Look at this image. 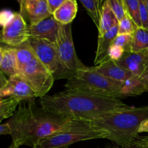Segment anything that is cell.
<instances>
[{
  "label": "cell",
  "mask_w": 148,
  "mask_h": 148,
  "mask_svg": "<svg viewBox=\"0 0 148 148\" xmlns=\"http://www.w3.org/2000/svg\"><path fill=\"white\" fill-rule=\"evenodd\" d=\"M148 91V72L143 74L140 77H137V95Z\"/></svg>",
  "instance_id": "obj_27"
},
{
  "label": "cell",
  "mask_w": 148,
  "mask_h": 148,
  "mask_svg": "<svg viewBox=\"0 0 148 148\" xmlns=\"http://www.w3.org/2000/svg\"><path fill=\"white\" fill-rule=\"evenodd\" d=\"M77 13V3L76 0H66L53 13V16L59 23L69 25L72 23Z\"/></svg>",
  "instance_id": "obj_17"
},
{
  "label": "cell",
  "mask_w": 148,
  "mask_h": 148,
  "mask_svg": "<svg viewBox=\"0 0 148 148\" xmlns=\"http://www.w3.org/2000/svg\"><path fill=\"white\" fill-rule=\"evenodd\" d=\"M105 1L112 10L119 21L124 18L126 14V10L123 0H106Z\"/></svg>",
  "instance_id": "obj_25"
},
{
  "label": "cell",
  "mask_w": 148,
  "mask_h": 148,
  "mask_svg": "<svg viewBox=\"0 0 148 148\" xmlns=\"http://www.w3.org/2000/svg\"><path fill=\"white\" fill-rule=\"evenodd\" d=\"M100 1H101V4H102L103 5V4H104V2H105V1H106V0H100Z\"/></svg>",
  "instance_id": "obj_41"
},
{
  "label": "cell",
  "mask_w": 148,
  "mask_h": 148,
  "mask_svg": "<svg viewBox=\"0 0 148 148\" xmlns=\"http://www.w3.org/2000/svg\"><path fill=\"white\" fill-rule=\"evenodd\" d=\"M134 145L138 148H148V143H135Z\"/></svg>",
  "instance_id": "obj_35"
},
{
  "label": "cell",
  "mask_w": 148,
  "mask_h": 148,
  "mask_svg": "<svg viewBox=\"0 0 148 148\" xmlns=\"http://www.w3.org/2000/svg\"><path fill=\"white\" fill-rule=\"evenodd\" d=\"M71 119L46 112L32 103H20L8 121L12 130V143L19 147L27 145L33 148L42 140L64 127Z\"/></svg>",
  "instance_id": "obj_2"
},
{
  "label": "cell",
  "mask_w": 148,
  "mask_h": 148,
  "mask_svg": "<svg viewBox=\"0 0 148 148\" xmlns=\"http://www.w3.org/2000/svg\"><path fill=\"white\" fill-rule=\"evenodd\" d=\"M39 102L46 112L84 120L93 119L129 107L119 98L67 89L52 95H44L40 98Z\"/></svg>",
  "instance_id": "obj_1"
},
{
  "label": "cell",
  "mask_w": 148,
  "mask_h": 148,
  "mask_svg": "<svg viewBox=\"0 0 148 148\" xmlns=\"http://www.w3.org/2000/svg\"><path fill=\"white\" fill-rule=\"evenodd\" d=\"M138 26L132 20L131 17L126 13L125 16L119 23L118 34H130L132 35Z\"/></svg>",
  "instance_id": "obj_24"
},
{
  "label": "cell",
  "mask_w": 148,
  "mask_h": 148,
  "mask_svg": "<svg viewBox=\"0 0 148 148\" xmlns=\"http://www.w3.org/2000/svg\"><path fill=\"white\" fill-rule=\"evenodd\" d=\"M98 3H99V4H100V5H101V7H103V4H101V1H100V0H98Z\"/></svg>",
  "instance_id": "obj_42"
},
{
  "label": "cell",
  "mask_w": 148,
  "mask_h": 148,
  "mask_svg": "<svg viewBox=\"0 0 148 148\" xmlns=\"http://www.w3.org/2000/svg\"><path fill=\"white\" fill-rule=\"evenodd\" d=\"M17 1H18L19 4H20V9H21L22 7H23V4H24V0H17Z\"/></svg>",
  "instance_id": "obj_38"
},
{
  "label": "cell",
  "mask_w": 148,
  "mask_h": 148,
  "mask_svg": "<svg viewBox=\"0 0 148 148\" xmlns=\"http://www.w3.org/2000/svg\"><path fill=\"white\" fill-rule=\"evenodd\" d=\"M148 59V49L142 51L125 52L124 56L118 62L119 66L131 72L134 77H140L145 68Z\"/></svg>",
  "instance_id": "obj_13"
},
{
  "label": "cell",
  "mask_w": 148,
  "mask_h": 148,
  "mask_svg": "<svg viewBox=\"0 0 148 148\" xmlns=\"http://www.w3.org/2000/svg\"><path fill=\"white\" fill-rule=\"evenodd\" d=\"M148 119V105L129 106L119 111L103 114L88 120L98 128L108 133L107 139L120 147L134 145L143 121Z\"/></svg>",
  "instance_id": "obj_3"
},
{
  "label": "cell",
  "mask_w": 148,
  "mask_h": 148,
  "mask_svg": "<svg viewBox=\"0 0 148 148\" xmlns=\"http://www.w3.org/2000/svg\"><path fill=\"white\" fill-rule=\"evenodd\" d=\"M12 127L8 121L0 125V134L1 135H8V134L12 135Z\"/></svg>",
  "instance_id": "obj_32"
},
{
  "label": "cell",
  "mask_w": 148,
  "mask_h": 148,
  "mask_svg": "<svg viewBox=\"0 0 148 148\" xmlns=\"http://www.w3.org/2000/svg\"><path fill=\"white\" fill-rule=\"evenodd\" d=\"M22 101L13 97L1 98L0 101V121L12 116L16 112L17 106Z\"/></svg>",
  "instance_id": "obj_21"
},
{
  "label": "cell",
  "mask_w": 148,
  "mask_h": 148,
  "mask_svg": "<svg viewBox=\"0 0 148 148\" xmlns=\"http://www.w3.org/2000/svg\"><path fill=\"white\" fill-rule=\"evenodd\" d=\"M97 27H99L102 7L98 0H79Z\"/></svg>",
  "instance_id": "obj_22"
},
{
  "label": "cell",
  "mask_w": 148,
  "mask_h": 148,
  "mask_svg": "<svg viewBox=\"0 0 148 148\" xmlns=\"http://www.w3.org/2000/svg\"><path fill=\"white\" fill-rule=\"evenodd\" d=\"M125 53V50L120 46L111 45L108 51V56L109 59L115 62H118L122 58Z\"/></svg>",
  "instance_id": "obj_28"
},
{
  "label": "cell",
  "mask_w": 148,
  "mask_h": 148,
  "mask_svg": "<svg viewBox=\"0 0 148 148\" xmlns=\"http://www.w3.org/2000/svg\"><path fill=\"white\" fill-rule=\"evenodd\" d=\"M61 25L53 15L36 24L29 25L30 38L43 39L56 43Z\"/></svg>",
  "instance_id": "obj_11"
},
{
  "label": "cell",
  "mask_w": 148,
  "mask_h": 148,
  "mask_svg": "<svg viewBox=\"0 0 148 148\" xmlns=\"http://www.w3.org/2000/svg\"><path fill=\"white\" fill-rule=\"evenodd\" d=\"M46 1H47L50 12L53 14V13L56 11V9L59 8L66 0H46Z\"/></svg>",
  "instance_id": "obj_30"
},
{
  "label": "cell",
  "mask_w": 148,
  "mask_h": 148,
  "mask_svg": "<svg viewBox=\"0 0 148 148\" xmlns=\"http://www.w3.org/2000/svg\"><path fill=\"white\" fill-rule=\"evenodd\" d=\"M19 147H19L18 145H17L14 144V143H12V142L11 145H10L9 146V147L7 148H19Z\"/></svg>",
  "instance_id": "obj_36"
},
{
  "label": "cell",
  "mask_w": 148,
  "mask_h": 148,
  "mask_svg": "<svg viewBox=\"0 0 148 148\" xmlns=\"http://www.w3.org/2000/svg\"><path fill=\"white\" fill-rule=\"evenodd\" d=\"M24 1H25V0H24Z\"/></svg>",
  "instance_id": "obj_43"
},
{
  "label": "cell",
  "mask_w": 148,
  "mask_h": 148,
  "mask_svg": "<svg viewBox=\"0 0 148 148\" xmlns=\"http://www.w3.org/2000/svg\"><path fill=\"white\" fill-rule=\"evenodd\" d=\"M119 33V25L115 26L105 33L103 36L98 37V46L95 53L94 64L95 66L101 64L109 60L108 51L114 38Z\"/></svg>",
  "instance_id": "obj_16"
},
{
  "label": "cell",
  "mask_w": 148,
  "mask_h": 148,
  "mask_svg": "<svg viewBox=\"0 0 148 148\" xmlns=\"http://www.w3.org/2000/svg\"><path fill=\"white\" fill-rule=\"evenodd\" d=\"M147 49H148V30L143 27H137L132 34L131 51H142Z\"/></svg>",
  "instance_id": "obj_20"
},
{
  "label": "cell",
  "mask_w": 148,
  "mask_h": 148,
  "mask_svg": "<svg viewBox=\"0 0 148 148\" xmlns=\"http://www.w3.org/2000/svg\"><path fill=\"white\" fill-rule=\"evenodd\" d=\"M120 147V146H119ZM108 148H138L137 146L134 145H132V146H128V147H108Z\"/></svg>",
  "instance_id": "obj_37"
},
{
  "label": "cell",
  "mask_w": 148,
  "mask_h": 148,
  "mask_svg": "<svg viewBox=\"0 0 148 148\" xmlns=\"http://www.w3.org/2000/svg\"><path fill=\"white\" fill-rule=\"evenodd\" d=\"M135 143H148V137H141V138L139 137L137 140V141L135 142Z\"/></svg>",
  "instance_id": "obj_34"
},
{
  "label": "cell",
  "mask_w": 148,
  "mask_h": 148,
  "mask_svg": "<svg viewBox=\"0 0 148 148\" xmlns=\"http://www.w3.org/2000/svg\"><path fill=\"white\" fill-rule=\"evenodd\" d=\"M126 13L132 18L138 27H142L140 15V1L139 0H123Z\"/></svg>",
  "instance_id": "obj_23"
},
{
  "label": "cell",
  "mask_w": 148,
  "mask_h": 148,
  "mask_svg": "<svg viewBox=\"0 0 148 148\" xmlns=\"http://www.w3.org/2000/svg\"><path fill=\"white\" fill-rule=\"evenodd\" d=\"M18 76L31 87L37 98L46 95L55 80L53 74L37 57L23 67L19 72Z\"/></svg>",
  "instance_id": "obj_7"
},
{
  "label": "cell",
  "mask_w": 148,
  "mask_h": 148,
  "mask_svg": "<svg viewBox=\"0 0 148 148\" xmlns=\"http://www.w3.org/2000/svg\"><path fill=\"white\" fill-rule=\"evenodd\" d=\"M20 13L24 18L27 17L30 25L36 24L53 15L46 0H25Z\"/></svg>",
  "instance_id": "obj_12"
},
{
  "label": "cell",
  "mask_w": 148,
  "mask_h": 148,
  "mask_svg": "<svg viewBox=\"0 0 148 148\" xmlns=\"http://www.w3.org/2000/svg\"><path fill=\"white\" fill-rule=\"evenodd\" d=\"M119 20L105 1L101 10V20H100L99 27H98V36H103L111 28L119 25Z\"/></svg>",
  "instance_id": "obj_18"
},
{
  "label": "cell",
  "mask_w": 148,
  "mask_h": 148,
  "mask_svg": "<svg viewBox=\"0 0 148 148\" xmlns=\"http://www.w3.org/2000/svg\"><path fill=\"white\" fill-rule=\"evenodd\" d=\"M140 1V15L142 27L148 30V10L145 3L143 0Z\"/></svg>",
  "instance_id": "obj_29"
},
{
  "label": "cell",
  "mask_w": 148,
  "mask_h": 148,
  "mask_svg": "<svg viewBox=\"0 0 148 148\" xmlns=\"http://www.w3.org/2000/svg\"><path fill=\"white\" fill-rule=\"evenodd\" d=\"M56 47L64 79H69L78 70L87 67L76 53L71 24L61 25L59 36L56 39Z\"/></svg>",
  "instance_id": "obj_6"
},
{
  "label": "cell",
  "mask_w": 148,
  "mask_h": 148,
  "mask_svg": "<svg viewBox=\"0 0 148 148\" xmlns=\"http://www.w3.org/2000/svg\"><path fill=\"white\" fill-rule=\"evenodd\" d=\"M30 38L29 25L20 12H15L10 22L3 26L1 40L11 47H17Z\"/></svg>",
  "instance_id": "obj_9"
},
{
  "label": "cell",
  "mask_w": 148,
  "mask_h": 148,
  "mask_svg": "<svg viewBox=\"0 0 148 148\" xmlns=\"http://www.w3.org/2000/svg\"><path fill=\"white\" fill-rule=\"evenodd\" d=\"M123 83L112 80L95 72L92 67L87 66L79 69L67 79L64 87L67 90L84 91L110 98H122Z\"/></svg>",
  "instance_id": "obj_5"
},
{
  "label": "cell",
  "mask_w": 148,
  "mask_h": 148,
  "mask_svg": "<svg viewBox=\"0 0 148 148\" xmlns=\"http://www.w3.org/2000/svg\"><path fill=\"white\" fill-rule=\"evenodd\" d=\"M28 43L36 56L53 74L54 79H64L56 43L43 39L30 38Z\"/></svg>",
  "instance_id": "obj_8"
},
{
  "label": "cell",
  "mask_w": 148,
  "mask_h": 148,
  "mask_svg": "<svg viewBox=\"0 0 148 148\" xmlns=\"http://www.w3.org/2000/svg\"><path fill=\"white\" fill-rule=\"evenodd\" d=\"M148 72V59H147V62H146L145 68V70H144V72H143V74L146 73V72Z\"/></svg>",
  "instance_id": "obj_39"
},
{
  "label": "cell",
  "mask_w": 148,
  "mask_h": 148,
  "mask_svg": "<svg viewBox=\"0 0 148 148\" xmlns=\"http://www.w3.org/2000/svg\"><path fill=\"white\" fill-rule=\"evenodd\" d=\"M143 132H148V119L143 121L139 129V134Z\"/></svg>",
  "instance_id": "obj_33"
},
{
  "label": "cell",
  "mask_w": 148,
  "mask_h": 148,
  "mask_svg": "<svg viewBox=\"0 0 148 148\" xmlns=\"http://www.w3.org/2000/svg\"><path fill=\"white\" fill-rule=\"evenodd\" d=\"M1 73L9 77L18 76L19 69L14 49L8 46H1L0 49Z\"/></svg>",
  "instance_id": "obj_15"
},
{
  "label": "cell",
  "mask_w": 148,
  "mask_h": 148,
  "mask_svg": "<svg viewBox=\"0 0 148 148\" xmlns=\"http://www.w3.org/2000/svg\"><path fill=\"white\" fill-rule=\"evenodd\" d=\"M108 133L98 128L90 121L75 119L39 142L33 148H69L75 143L96 139H107Z\"/></svg>",
  "instance_id": "obj_4"
},
{
  "label": "cell",
  "mask_w": 148,
  "mask_h": 148,
  "mask_svg": "<svg viewBox=\"0 0 148 148\" xmlns=\"http://www.w3.org/2000/svg\"><path fill=\"white\" fill-rule=\"evenodd\" d=\"M14 14V13L11 12L10 11H3L1 14V24L2 25V26H4L8 22H10L13 17Z\"/></svg>",
  "instance_id": "obj_31"
},
{
  "label": "cell",
  "mask_w": 148,
  "mask_h": 148,
  "mask_svg": "<svg viewBox=\"0 0 148 148\" xmlns=\"http://www.w3.org/2000/svg\"><path fill=\"white\" fill-rule=\"evenodd\" d=\"M14 49L17 57V65H18L19 72L23 67L28 64L33 59L36 57V53L29 44L28 41L25 42L23 45L17 47H13Z\"/></svg>",
  "instance_id": "obj_19"
},
{
  "label": "cell",
  "mask_w": 148,
  "mask_h": 148,
  "mask_svg": "<svg viewBox=\"0 0 148 148\" xmlns=\"http://www.w3.org/2000/svg\"><path fill=\"white\" fill-rule=\"evenodd\" d=\"M106 148H108V147H106Z\"/></svg>",
  "instance_id": "obj_44"
},
{
  "label": "cell",
  "mask_w": 148,
  "mask_h": 148,
  "mask_svg": "<svg viewBox=\"0 0 148 148\" xmlns=\"http://www.w3.org/2000/svg\"><path fill=\"white\" fill-rule=\"evenodd\" d=\"M92 67L95 72L103 75L106 77L121 83H124L130 78L134 77V75L131 72L121 67L115 61L111 59Z\"/></svg>",
  "instance_id": "obj_14"
},
{
  "label": "cell",
  "mask_w": 148,
  "mask_h": 148,
  "mask_svg": "<svg viewBox=\"0 0 148 148\" xmlns=\"http://www.w3.org/2000/svg\"><path fill=\"white\" fill-rule=\"evenodd\" d=\"M143 1H145V3L146 6H147V10H148V0H143Z\"/></svg>",
  "instance_id": "obj_40"
},
{
  "label": "cell",
  "mask_w": 148,
  "mask_h": 148,
  "mask_svg": "<svg viewBox=\"0 0 148 148\" xmlns=\"http://www.w3.org/2000/svg\"><path fill=\"white\" fill-rule=\"evenodd\" d=\"M0 97H13L23 101L34 99L37 98V95L31 87L20 76L6 79V76L1 73Z\"/></svg>",
  "instance_id": "obj_10"
},
{
  "label": "cell",
  "mask_w": 148,
  "mask_h": 148,
  "mask_svg": "<svg viewBox=\"0 0 148 148\" xmlns=\"http://www.w3.org/2000/svg\"><path fill=\"white\" fill-rule=\"evenodd\" d=\"M132 35L118 34L114 38L112 45L120 46L125 50V52L131 51V43Z\"/></svg>",
  "instance_id": "obj_26"
}]
</instances>
